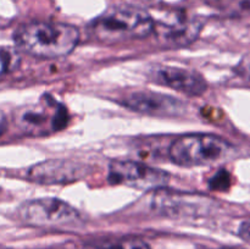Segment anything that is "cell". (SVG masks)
<instances>
[{
  "instance_id": "obj_1",
  "label": "cell",
  "mask_w": 250,
  "mask_h": 249,
  "mask_svg": "<svg viewBox=\"0 0 250 249\" xmlns=\"http://www.w3.org/2000/svg\"><path fill=\"white\" fill-rule=\"evenodd\" d=\"M14 41L23 53L41 59H58L72 53L80 42V31L62 22L34 21L15 31Z\"/></svg>"
},
{
  "instance_id": "obj_2",
  "label": "cell",
  "mask_w": 250,
  "mask_h": 249,
  "mask_svg": "<svg viewBox=\"0 0 250 249\" xmlns=\"http://www.w3.org/2000/svg\"><path fill=\"white\" fill-rule=\"evenodd\" d=\"M154 19L137 6L125 5L106 10L88 26L90 37L103 44H117L153 34Z\"/></svg>"
},
{
  "instance_id": "obj_3",
  "label": "cell",
  "mask_w": 250,
  "mask_h": 249,
  "mask_svg": "<svg viewBox=\"0 0 250 249\" xmlns=\"http://www.w3.org/2000/svg\"><path fill=\"white\" fill-rule=\"evenodd\" d=\"M234 155V148L222 137L210 133L185 134L168 146V158L178 166H208L224 163Z\"/></svg>"
},
{
  "instance_id": "obj_4",
  "label": "cell",
  "mask_w": 250,
  "mask_h": 249,
  "mask_svg": "<svg viewBox=\"0 0 250 249\" xmlns=\"http://www.w3.org/2000/svg\"><path fill=\"white\" fill-rule=\"evenodd\" d=\"M16 127L29 136H45L54 133L67 124V110L50 97H44L38 103L26 105L14 115Z\"/></svg>"
},
{
  "instance_id": "obj_5",
  "label": "cell",
  "mask_w": 250,
  "mask_h": 249,
  "mask_svg": "<svg viewBox=\"0 0 250 249\" xmlns=\"http://www.w3.org/2000/svg\"><path fill=\"white\" fill-rule=\"evenodd\" d=\"M19 216L24 224L48 228H66L82 222L80 212L58 198H39L23 203Z\"/></svg>"
},
{
  "instance_id": "obj_6",
  "label": "cell",
  "mask_w": 250,
  "mask_h": 249,
  "mask_svg": "<svg viewBox=\"0 0 250 249\" xmlns=\"http://www.w3.org/2000/svg\"><path fill=\"white\" fill-rule=\"evenodd\" d=\"M109 181L141 190H156L170 181L166 171L132 160H116L110 164Z\"/></svg>"
},
{
  "instance_id": "obj_7",
  "label": "cell",
  "mask_w": 250,
  "mask_h": 249,
  "mask_svg": "<svg viewBox=\"0 0 250 249\" xmlns=\"http://www.w3.org/2000/svg\"><path fill=\"white\" fill-rule=\"evenodd\" d=\"M202 21L182 12H173L154 21L153 34L165 48H181L192 44L202 31Z\"/></svg>"
},
{
  "instance_id": "obj_8",
  "label": "cell",
  "mask_w": 250,
  "mask_h": 249,
  "mask_svg": "<svg viewBox=\"0 0 250 249\" xmlns=\"http://www.w3.org/2000/svg\"><path fill=\"white\" fill-rule=\"evenodd\" d=\"M122 105L134 112L149 116L173 117L186 112V104L177 98L150 90H138L127 94Z\"/></svg>"
},
{
  "instance_id": "obj_9",
  "label": "cell",
  "mask_w": 250,
  "mask_h": 249,
  "mask_svg": "<svg viewBox=\"0 0 250 249\" xmlns=\"http://www.w3.org/2000/svg\"><path fill=\"white\" fill-rule=\"evenodd\" d=\"M151 80L161 85L175 89L176 92L199 97L208 89V83L197 71L178 66H160L154 68Z\"/></svg>"
},
{
  "instance_id": "obj_10",
  "label": "cell",
  "mask_w": 250,
  "mask_h": 249,
  "mask_svg": "<svg viewBox=\"0 0 250 249\" xmlns=\"http://www.w3.org/2000/svg\"><path fill=\"white\" fill-rule=\"evenodd\" d=\"M87 173L83 165L67 160H48L28 170L29 180L44 185H61L82 178Z\"/></svg>"
},
{
  "instance_id": "obj_11",
  "label": "cell",
  "mask_w": 250,
  "mask_h": 249,
  "mask_svg": "<svg viewBox=\"0 0 250 249\" xmlns=\"http://www.w3.org/2000/svg\"><path fill=\"white\" fill-rule=\"evenodd\" d=\"M156 202L153 207L160 211L173 214H193L198 208H204L210 203L203 197L192 194H161L155 198ZM163 212V214H164Z\"/></svg>"
},
{
  "instance_id": "obj_12",
  "label": "cell",
  "mask_w": 250,
  "mask_h": 249,
  "mask_svg": "<svg viewBox=\"0 0 250 249\" xmlns=\"http://www.w3.org/2000/svg\"><path fill=\"white\" fill-rule=\"evenodd\" d=\"M83 249H151L146 241L137 237H106L88 242Z\"/></svg>"
},
{
  "instance_id": "obj_13",
  "label": "cell",
  "mask_w": 250,
  "mask_h": 249,
  "mask_svg": "<svg viewBox=\"0 0 250 249\" xmlns=\"http://www.w3.org/2000/svg\"><path fill=\"white\" fill-rule=\"evenodd\" d=\"M203 2L227 16H242L250 12V0H203Z\"/></svg>"
},
{
  "instance_id": "obj_14",
  "label": "cell",
  "mask_w": 250,
  "mask_h": 249,
  "mask_svg": "<svg viewBox=\"0 0 250 249\" xmlns=\"http://www.w3.org/2000/svg\"><path fill=\"white\" fill-rule=\"evenodd\" d=\"M20 56L15 50L0 46V78L12 72L19 66Z\"/></svg>"
},
{
  "instance_id": "obj_15",
  "label": "cell",
  "mask_w": 250,
  "mask_h": 249,
  "mask_svg": "<svg viewBox=\"0 0 250 249\" xmlns=\"http://www.w3.org/2000/svg\"><path fill=\"white\" fill-rule=\"evenodd\" d=\"M237 72L241 77L246 78L250 82V53L244 55L237 66Z\"/></svg>"
},
{
  "instance_id": "obj_16",
  "label": "cell",
  "mask_w": 250,
  "mask_h": 249,
  "mask_svg": "<svg viewBox=\"0 0 250 249\" xmlns=\"http://www.w3.org/2000/svg\"><path fill=\"white\" fill-rule=\"evenodd\" d=\"M238 234L243 241L250 244V219L244 220L238 228Z\"/></svg>"
},
{
  "instance_id": "obj_17",
  "label": "cell",
  "mask_w": 250,
  "mask_h": 249,
  "mask_svg": "<svg viewBox=\"0 0 250 249\" xmlns=\"http://www.w3.org/2000/svg\"><path fill=\"white\" fill-rule=\"evenodd\" d=\"M6 128H7L6 116H5L4 112L0 111V136H1V134H4V132L6 131Z\"/></svg>"
},
{
  "instance_id": "obj_18",
  "label": "cell",
  "mask_w": 250,
  "mask_h": 249,
  "mask_svg": "<svg viewBox=\"0 0 250 249\" xmlns=\"http://www.w3.org/2000/svg\"><path fill=\"white\" fill-rule=\"evenodd\" d=\"M45 249H71L68 247H51V248H45Z\"/></svg>"
},
{
  "instance_id": "obj_19",
  "label": "cell",
  "mask_w": 250,
  "mask_h": 249,
  "mask_svg": "<svg viewBox=\"0 0 250 249\" xmlns=\"http://www.w3.org/2000/svg\"><path fill=\"white\" fill-rule=\"evenodd\" d=\"M219 249H241V248H233V247H224V248H219Z\"/></svg>"
},
{
  "instance_id": "obj_20",
  "label": "cell",
  "mask_w": 250,
  "mask_h": 249,
  "mask_svg": "<svg viewBox=\"0 0 250 249\" xmlns=\"http://www.w3.org/2000/svg\"><path fill=\"white\" fill-rule=\"evenodd\" d=\"M0 249H7V248H5V247H1V246H0Z\"/></svg>"
}]
</instances>
